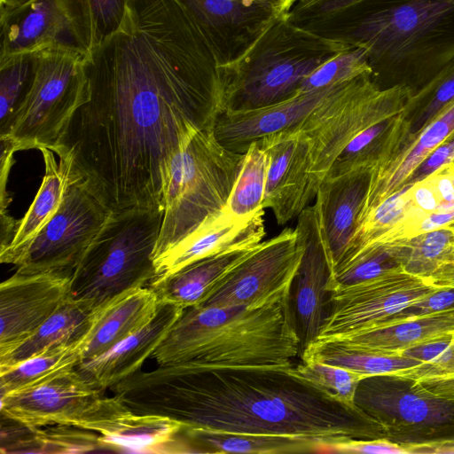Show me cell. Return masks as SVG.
I'll list each match as a JSON object with an SVG mask.
<instances>
[{
  "label": "cell",
  "mask_w": 454,
  "mask_h": 454,
  "mask_svg": "<svg viewBox=\"0 0 454 454\" xmlns=\"http://www.w3.org/2000/svg\"><path fill=\"white\" fill-rule=\"evenodd\" d=\"M84 70L88 99L53 152L111 213L163 210L173 157L222 112L214 53L175 0H128Z\"/></svg>",
  "instance_id": "obj_1"
},
{
  "label": "cell",
  "mask_w": 454,
  "mask_h": 454,
  "mask_svg": "<svg viewBox=\"0 0 454 454\" xmlns=\"http://www.w3.org/2000/svg\"><path fill=\"white\" fill-rule=\"evenodd\" d=\"M111 389L130 411L165 416L183 427L301 437L317 442L320 452L336 442L384 437L356 405L301 376L295 366L164 364L139 370Z\"/></svg>",
  "instance_id": "obj_2"
},
{
  "label": "cell",
  "mask_w": 454,
  "mask_h": 454,
  "mask_svg": "<svg viewBox=\"0 0 454 454\" xmlns=\"http://www.w3.org/2000/svg\"><path fill=\"white\" fill-rule=\"evenodd\" d=\"M303 27L363 48L380 89L416 92L454 59V0H362Z\"/></svg>",
  "instance_id": "obj_3"
},
{
  "label": "cell",
  "mask_w": 454,
  "mask_h": 454,
  "mask_svg": "<svg viewBox=\"0 0 454 454\" xmlns=\"http://www.w3.org/2000/svg\"><path fill=\"white\" fill-rule=\"evenodd\" d=\"M288 294L260 307L186 308L151 357L208 370L294 367L301 349Z\"/></svg>",
  "instance_id": "obj_4"
},
{
  "label": "cell",
  "mask_w": 454,
  "mask_h": 454,
  "mask_svg": "<svg viewBox=\"0 0 454 454\" xmlns=\"http://www.w3.org/2000/svg\"><path fill=\"white\" fill-rule=\"evenodd\" d=\"M278 16L236 60L218 66L222 112L263 107L288 100L304 80L348 48Z\"/></svg>",
  "instance_id": "obj_5"
},
{
  "label": "cell",
  "mask_w": 454,
  "mask_h": 454,
  "mask_svg": "<svg viewBox=\"0 0 454 454\" xmlns=\"http://www.w3.org/2000/svg\"><path fill=\"white\" fill-rule=\"evenodd\" d=\"M162 218L159 208L111 213L72 270L70 298L94 310L127 290L148 286Z\"/></svg>",
  "instance_id": "obj_6"
},
{
  "label": "cell",
  "mask_w": 454,
  "mask_h": 454,
  "mask_svg": "<svg viewBox=\"0 0 454 454\" xmlns=\"http://www.w3.org/2000/svg\"><path fill=\"white\" fill-rule=\"evenodd\" d=\"M243 159L221 145L213 130L193 134L169 165L153 259L226 207Z\"/></svg>",
  "instance_id": "obj_7"
},
{
  "label": "cell",
  "mask_w": 454,
  "mask_h": 454,
  "mask_svg": "<svg viewBox=\"0 0 454 454\" xmlns=\"http://www.w3.org/2000/svg\"><path fill=\"white\" fill-rule=\"evenodd\" d=\"M355 405L409 453H454V400L432 395L391 375L363 379Z\"/></svg>",
  "instance_id": "obj_8"
},
{
  "label": "cell",
  "mask_w": 454,
  "mask_h": 454,
  "mask_svg": "<svg viewBox=\"0 0 454 454\" xmlns=\"http://www.w3.org/2000/svg\"><path fill=\"white\" fill-rule=\"evenodd\" d=\"M84 59L63 48L35 51L30 88L9 133L0 139L15 152L43 148L53 152L72 116L88 99Z\"/></svg>",
  "instance_id": "obj_9"
},
{
  "label": "cell",
  "mask_w": 454,
  "mask_h": 454,
  "mask_svg": "<svg viewBox=\"0 0 454 454\" xmlns=\"http://www.w3.org/2000/svg\"><path fill=\"white\" fill-rule=\"evenodd\" d=\"M413 93L405 85L380 89L370 73L334 86L295 129L309 141L314 179L320 184L352 138L377 121L402 113Z\"/></svg>",
  "instance_id": "obj_10"
},
{
  "label": "cell",
  "mask_w": 454,
  "mask_h": 454,
  "mask_svg": "<svg viewBox=\"0 0 454 454\" xmlns=\"http://www.w3.org/2000/svg\"><path fill=\"white\" fill-rule=\"evenodd\" d=\"M94 47L88 0H29L0 12V60L48 48L86 57Z\"/></svg>",
  "instance_id": "obj_11"
},
{
  "label": "cell",
  "mask_w": 454,
  "mask_h": 454,
  "mask_svg": "<svg viewBox=\"0 0 454 454\" xmlns=\"http://www.w3.org/2000/svg\"><path fill=\"white\" fill-rule=\"evenodd\" d=\"M110 215L82 183L70 182L56 213L17 261L16 272H72Z\"/></svg>",
  "instance_id": "obj_12"
},
{
  "label": "cell",
  "mask_w": 454,
  "mask_h": 454,
  "mask_svg": "<svg viewBox=\"0 0 454 454\" xmlns=\"http://www.w3.org/2000/svg\"><path fill=\"white\" fill-rule=\"evenodd\" d=\"M329 288L331 315L317 340L341 338L376 326L445 287L429 284L400 266L355 284L333 281Z\"/></svg>",
  "instance_id": "obj_13"
},
{
  "label": "cell",
  "mask_w": 454,
  "mask_h": 454,
  "mask_svg": "<svg viewBox=\"0 0 454 454\" xmlns=\"http://www.w3.org/2000/svg\"><path fill=\"white\" fill-rule=\"evenodd\" d=\"M301 255L296 230L286 228L258 244L201 305L252 308L276 301L288 294Z\"/></svg>",
  "instance_id": "obj_14"
},
{
  "label": "cell",
  "mask_w": 454,
  "mask_h": 454,
  "mask_svg": "<svg viewBox=\"0 0 454 454\" xmlns=\"http://www.w3.org/2000/svg\"><path fill=\"white\" fill-rule=\"evenodd\" d=\"M295 230L302 244V255L289 288L288 301L301 359L303 351L318 339L331 315L329 287L333 280V264L315 204L298 215Z\"/></svg>",
  "instance_id": "obj_15"
},
{
  "label": "cell",
  "mask_w": 454,
  "mask_h": 454,
  "mask_svg": "<svg viewBox=\"0 0 454 454\" xmlns=\"http://www.w3.org/2000/svg\"><path fill=\"white\" fill-rule=\"evenodd\" d=\"M70 271L15 272L0 285V355L9 351L70 298Z\"/></svg>",
  "instance_id": "obj_16"
},
{
  "label": "cell",
  "mask_w": 454,
  "mask_h": 454,
  "mask_svg": "<svg viewBox=\"0 0 454 454\" xmlns=\"http://www.w3.org/2000/svg\"><path fill=\"white\" fill-rule=\"evenodd\" d=\"M269 166L262 206L278 224L298 216L317 195L319 183L309 173L310 144L298 129L286 130L259 141Z\"/></svg>",
  "instance_id": "obj_17"
},
{
  "label": "cell",
  "mask_w": 454,
  "mask_h": 454,
  "mask_svg": "<svg viewBox=\"0 0 454 454\" xmlns=\"http://www.w3.org/2000/svg\"><path fill=\"white\" fill-rule=\"evenodd\" d=\"M104 393L75 368L46 383L2 395L1 414L30 428L75 427Z\"/></svg>",
  "instance_id": "obj_18"
},
{
  "label": "cell",
  "mask_w": 454,
  "mask_h": 454,
  "mask_svg": "<svg viewBox=\"0 0 454 454\" xmlns=\"http://www.w3.org/2000/svg\"><path fill=\"white\" fill-rule=\"evenodd\" d=\"M200 32L218 63L239 59L278 16L238 0H175Z\"/></svg>",
  "instance_id": "obj_19"
},
{
  "label": "cell",
  "mask_w": 454,
  "mask_h": 454,
  "mask_svg": "<svg viewBox=\"0 0 454 454\" xmlns=\"http://www.w3.org/2000/svg\"><path fill=\"white\" fill-rule=\"evenodd\" d=\"M75 427L98 434L106 450L148 453L166 452L183 425L165 416L136 413L114 395H104Z\"/></svg>",
  "instance_id": "obj_20"
},
{
  "label": "cell",
  "mask_w": 454,
  "mask_h": 454,
  "mask_svg": "<svg viewBox=\"0 0 454 454\" xmlns=\"http://www.w3.org/2000/svg\"><path fill=\"white\" fill-rule=\"evenodd\" d=\"M263 214L264 208L238 217L224 207L177 245L153 259V280L166 278L199 260L260 244L265 236Z\"/></svg>",
  "instance_id": "obj_21"
},
{
  "label": "cell",
  "mask_w": 454,
  "mask_h": 454,
  "mask_svg": "<svg viewBox=\"0 0 454 454\" xmlns=\"http://www.w3.org/2000/svg\"><path fill=\"white\" fill-rule=\"evenodd\" d=\"M334 86L300 92L288 100L263 107L221 112L215 121L214 135L227 150L245 154L254 142L297 129Z\"/></svg>",
  "instance_id": "obj_22"
},
{
  "label": "cell",
  "mask_w": 454,
  "mask_h": 454,
  "mask_svg": "<svg viewBox=\"0 0 454 454\" xmlns=\"http://www.w3.org/2000/svg\"><path fill=\"white\" fill-rule=\"evenodd\" d=\"M372 171L358 168L325 176L318 186L315 206L333 267L357 231Z\"/></svg>",
  "instance_id": "obj_23"
},
{
  "label": "cell",
  "mask_w": 454,
  "mask_h": 454,
  "mask_svg": "<svg viewBox=\"0 0 454 454\" xmlns=\"http://www.w3.org/2000/svg\"><path fill=\"white\" fill-rule=\"evenodd\" d=\"M184 308L160 303L155 317L144 328L123 339L109 350L82 361L76 368L90 382L102 390L141 370L180 317Z\"/></svg>",
  "instance_id": "obj_24"
},
{
  "label": "cell",
  "mask_w": 454,
  "mask_h": 454,
  "mask_svg": "<svg viewBox=\"0 0 454 454\" xmlns=\"http://www.w3.org/2000/svg\"><path fill=\"white\" fill-rule=\"evenodd\" d=\"M453 134L454 99L422 129L410 135L384 164L372 171L360 221L380 202L402 190L417 167Z\"/></svg>",
  "instance_id": "obj_25"
},
{
  "label": "cell",
  "mask_w": 454,
  "mask_h": 454,
  "mask_svg": "<svg viewBox=\"0 0 454 454\" xmlns=\"http://www.w3.org/2000/svg\"><path fill=\"white\" fill-rule=\"evenodd\" d=\"M160 305L148 286L127 290L94 309L83 361L100 356L144 328L155 317Z\"/></svg>",
  "instance_id": "obj_26"
},
{
  "label": "cell",
  "mask_w": 454,
  "mask_h": 454,
  "mask_svg": "<svg viewBox=\"0 0 454 454\" xmlns=\"http://www.w3.org/2000/svg\"><path fill=\"white\" fill-rule=\"evenodd\" d=\"M453 332L454 306L419 316H395L372 328L334 340L369 352L401 355Z\"/></svg>",
  "instance_id": "obj_27"
},
{
  "label": "cell",
  "mask_w": 454,
  "mask_h": 454,
  "mask_svg": "<svg viewBox=\"0 0 454 454\" xmlns=\"http://www.w3.org/2000/svg\"><path fill=\"white\" fill-rule=\"evenodd\" d=\"M256 246L236 248L199 260L166 278L152 281L149 286L160 303L184 309L200 305Z\"/></svg>",
  "instance_id": "obj_28"
},
{
  "label": "cell",
  "mask_w": 454,
  "mask_h": 454,
  "mask_svg": "<svg viewBox=\"0 0 454 454\" xmlns=\"http://www.w3.org/2000/svg\"><path fill=\"white\" fill-rule=\"evenodd\" d=\"M387 247L406 272L434 286L454 287V222Z\"/></svg>",
  "instance_id": "obj_29"
},
{
  "label": "cell",
  "mask_w": 454,
  "mask_h": 454,
  "mask_svg": "<svg viewBox=\"0 0 454 454\" xmlns=\"http://www.w3.org/2000/svg\"><path fill=\"white\" fill-rule=\"evenodd\" d=\"M44 160V176L39 190L25 214L19 221L15 235L10 244L0 250L2 263L16 264L19 258L35 239L39 231L58 210L70 184L69 166L57 163L53 152L40 150Z\"/></svg>",
  "instance_id": "obj_30"
},
{
  "label": "cell",
  "mask_w": 454,
  "mask_h": 454,
  "mask_svg": "<svg viewBox=\"0 0 454 454\" xmlns=\"http://www.w3.org/2000/svg\"><path fill=\"white\" fill-rule=\"evenodd\" d=\"M180 452L281 454L318 452L317 442L301 437L237 434L183 427Z\"/></svg>",
  "instance_id": "obj_31"
},
{
  "label": "cell",
  "mask_w": 454,
  "mask_h": 454,
  "mask_svg": "<svg viewBox=\"0 0 454 454\" xmlns=\"http://www.w3.org/2000/svg\"><path fill=\"white\" fill-rule=\"evenodd\" d=\"M410 137L403 112L382 118L360 131L335 158L325 176L358 168L375 170Z\"/></svg>",
  "instance_id": "obj_32"
},
{
  "label": "cell",
  "mask_w": 454,
  "mask_h": 454,
  "mask_svg": "<svg viewBox=\"0 0 454 454\" xmlns=\"http://www.w3.org/2000/svg\"><path fill=\"white\" fill-rule=\"evenodd\" d=\"M93 311L69 298L33 333L0 355V370L13 366L50 348L82 338L90 329Z\"/></svg>",
  "instance_id": "obj_33"
},
{
  "label": "cell",
  "mask_w": 454,
  "mask_h": 454,
  "mask_svg": "<svg viewBox=\"0 0 454 454\" xmlns=\"http://www.w3.org/2000/svg\"><path fill=\"white\" fill-rule=\"evenodd\" d=\"M87 333L72 343L50 348L0 370L1 396L46 383L75 369L83 361Z\"/></svg>",
  "instance_id": "obj_34"
},
{
  "label": "cell",
  "mask_w": 454,
  "mask_h": 454,
  "mask_svg": "<svg viewBox=\"0 0 454 454\" xmlns=\"http://www.w3.org/2000/svg\"><path fill=\"white\" fill-rule=\"evenodd\" d=\"M318 361L340 366L366 377L387 375L419 364L403 355L369 352L339 340H317L301 354L300 361Z\"/></svg>",
  "instance_id": "obj_35"
},
{
  "label": "cell",
  "mask_w": 454,
  "mask_h": 454,
  "mask_svg": "<svg viewBox=\"0 0 454 454\" xmlns=\"http://www.w3.org/2000/svg\"><path fill=\"white\" fill-rule=\"evenodd\" d=\"M45 431L30 428L18 423L12 427L13 434H5L6 445L2 450L6 452H86L96 448L105 449L95 434L82 432L75 427L57 425ZM106 450V449H105Z\"/></svg>",
  "instance_id": "obj_36"
},
{
  "label": "cell",
  "mask_w": 454,
  "mask_h": 454,
  "mask_svg": "<svg viewBox=\"0 0 454 454\" xmlns=\"http://www.w3.org/2000/svg\"><path fill=\"white\" fill-rule=\"evenodd\" d=\"M269 160L259 141L253 143L247 153L225 208L238 217L251 215L262 206Z\"/></svg>",
  "instance_id": "obj_37"
},
{
  "label": "cell",
  "mask_w": 454,
  "mask_h": 454,
  "mask_svg": "<svg viewBox=\"0 0 454 454\" xmlns=\"http://www.w3.org/2000/svg\"><path fill=\"white\" fill-rule=\"evenodd\" d=\"M454 99V59L406 102L403 116L410 135L422 129Z\"/></svg>",
  "instance_id": "obj_38"
},
{
  "label": "cell",
  "mask_w": 454,
  "mask_h": 454,
  "mask_svg": "<svg viewBox=\"0 0 454 454\" xmlns=\"http://www.w3.org/2000/svg\"><path fill=\"white\" fill-rule=\"evenodd\" d=\"M33 75L34 52L0 60V137L9 133Z\"/></svg>",
  "instance_id": "obj_39"
},
{
  "label": "cell",
  "mask_w": 454,
  "mask_h": 454,
  "mask_svg": "<svg viewBox=\"0 0 454 454\" xmlns=\"http://www.w3.org/2000/svg\"><path fill=\"white\" fill-rule=\"evenodd\" d=\"M372 74L365 51L350 45L315 69L301 84L300 92L321 90Z\"/></svg>",
  "instance_id": "obj_40"
},
{
  "label": "cell",
  "mask_w": 454,
  "mask_h": 454,
  "mask_svg": "<svg viewBox=\"0 0 454 454\" xmlns=\"http://www.w3.org/2000/svg\"><path fill=\"white\" fill-rule=\"evenodd\" d=\"M296 372L325 387L340 401L355 405L354 398L360 381L366 376L348 369L318 361H299Z\"/></svg>",
  "instance_id": "obj_41"
},
{
  "label": "cell",
  "mask_w": 454,
  "mask_h": 454,
  "mask_svg": "<svg viewBox=\"0 0 454 454\" xmlns=\"http://www.w3.org/2000/svg\"><path fill=\"white\" fill-rule=\"evenodd\" d=\"M454 333L447 359L439 364L420 362L419 364L393 372L391 375L405 379L432 395L454 400Z\"/></svg>",
  "instance_id": "obj_42"
},
{
  "label": "cell",
  "mask_w": 454,
  "mask_h": 454,
  "mask_svg": "<svg viewBox=\"0 0 454 454\" xmlns=\"http://www.w3.org/2000/svg\"><path fill=\"white\" fill-rule=\"evenodd\" d=\"M94 27L95 47L118 30L128 0H88Z\"/></svg>",
  "instance_id": "obj_43"
},
{
  "label": "cell",
  "mask_w": 454,
  "mask_h": 454,
  "mask_svg": "<svg viewBox=\"0 0 454 454\" xmlns=\"http://www.w3.org/2000/svg\"><path fill=\"white\" fill-rule=\"evenodd\" d=\"M362 0H298L286 18L299 27L323 21Z\"/></svg>",
  "instance_id": "obj_44"
},
{
  "label": "cell",
  "mask_w": 454,
  "mask_h": 454,
  "mask_svg": "<svg viewBox=\"0 0 454 454\" xmlns=\"http://www.w3.org/2000/svg\"><path fill=\"white\" fill-rule=\"evenodd\" d=\"M323 452L406 454L408 450L385 437L369 440H349L324 448Z\"/></svg>",
  "instance_id": "obj_45"
},
{
  "label": "cell",
  "mask_w": 454,
  "mask_h": 454,
  "mask_svg": "<svg viewBox=\"0 0 454 454\" xmlns=\"http://www.w3.org/2000/svg\"><path fill=\"white\" fill-rule=\"evenodd\" d=\"M454 161V134L435 148L414 170L406 184L423 181ZM404 185V186H405Z\"/></svg>",
  "instance_id": "obj_46"
},
{
  "label": "cell",
  "mask_w": 454,
  "mask_h": 454,
  "mask_svg": "<svg viewBox=\"0 0 454 454\" xmlns=\"http://www.w3.org/2000/svg\"><path fill=\"white\" fill-rule=\"evenodd\" d=\"M454 306V287L442 288L396 316L409 317L425 315L443 310Z\"/></svg>",
  "instance_id": "obj_47"
},
{
  "label": "cell",
  "mask_w": 454,
  "mask_h": 454,
  "mask_svg": "<svg viewBox=\"0 0 454 454\" xmlns=\"http://www.w3.org/2000/svg\"><path fill=\"white\" fill-rule=\"evenodd\" d=\"M410 195L413 206L423 213L442 210V203L428 178L411 184Z\"/></svg>",
  "instance_id": "obj_48"
},
{
  "label": "cell",
  "mask_w": 454,
  "mask_h": 454,
  "mask_svg": "<svg viewBox=\"0 0 454 454\" xmlns=\"http://www.w3.org/2000/svg\"><path fill=\"white\" fill-rule=\"evenodd\" d=\"M249 6L263 9L275 16L287 14L298 0H238Z\"/></svg>",
  "instance_id": "obj_49"
},
{
  "label": "cell",
  "mask_w": 454,
  "mask_h": 454,
  "mask_svg": "<svg viewBox=\"0 0 454 454\" xmlns=\"http://www.w3.org/2000/svg\"><path fill=\"white\" fill-rule=\"evenodd\" d=\"M29 0H0V12L21 5Z\"/></svg>",
  "instance_id": "obj_50"
},
{
  "label": "cell",
  "mask_w": 454,
  "mask_h": 454,
  "mask_svg": "<svg viewBox=\"0 0 454 454\" xmlns=\"http://www.w3.org/2000/svg\"><path fill=\"white\" fill-rule=\"evenodd\" d=\"M439 170H442V171H445V172L454 175V161L452 163H450V165L442 168Z\"/></svg>",
  "instance_id": "obj_51"
}]
</instances>
